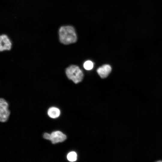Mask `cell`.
Masks as SVG:
<instances>
[{"label":"cell","mask_w":162,"mask_h":162,"mask_svg":"<svg viewBox=\"0 0 162 162\" xmlns=\"http://www.w3.org/2000/svg\"><path fill=\"white\" fill-rule=\"evenodd\" d=\"M59 41L64 45L75 43L77 39V33L74 27L71 25H64L60 26L58 30Z\"/></svg>","instance_id":"6da1fadb"},{"label":"cell","mask_w":162,"mask_h":162,"mask_svg":"<svg viewBox=\"0 0 162 162\" xmlns=\"http://www.w3.org/2000/svg\"><path fill=\"white\" fill-rule=\"evenodd\" d=\"M68 78L77 84L81 82L83 77V74L79 67L76 65H71L65 70Z\"/></svg>","instance_id":"7a4b0ae2"},{"label":"cell","mask_w":162,"mask_h":162,"mask_svg":"<svg viewBox=\"0 0 162 162\" xmlns=\"http://www.w3.org/2000/svg\"><path fill=\"white\" fill-rule=\"evenodd\" d=\"M44 137L45 139L51 141L53 144L63 142L67 138L66 135L59 131H54L51 134L46 133Z\"/></svg>","instance_id":"3957f363"},{"label":"cell","mask_w":162,"mask_h":162,"mask_svg":"<svg viewBox=\"0 0 162 162\" xmlns=\"http://www.w3.org/2000/svg\"><path fill=\"white\" fill-rule=\"evenodd\" d=\"M8 104L3 98L0 99V121L1 122H6L10 114V111L8 108Z\"/></svg>","instance_id":"277c9868"},{"label":"cell","mask_w":162,"mask_h":162,"mask_svg":"<svg viewBox=\"0 0 162 162\" xmlns=\"http://www.w3.org/2000/svg\"><path fill=\"white\" fill-rule=\"evenodd\" d=\"M12 42L8 36L5 34H2L0 36V51L3 52L9 51L12 48Z\"/></svg>","instance_id":"5b68a950"},{"label":"cell","mask_w":162,"mask_h":162,"mask_svg":"<svg viewBox=\"0 0 162 162\" xmlns=\"http://www.w3.org/2000/svg\"><path fill=\"white\" fill-rule=\"evenodd\" d=\"M112 70L111 66L107 64L104 65L99 68L97 70L98 75L102 78L106 77Z\"/></svg>","instance_id":"8992f818"},{"label":"cell","mask_w":162,"mask_h":162,"mask_svg":"<svg viewBox=\"0 0 162 162\" xmlns=\"http://www.w3.org/2000/svg\"><path fill=\"white\" fill-rule=\"evenodd\" d=\"M60 113L59 110L55 107H51L50 108L48 111V116L52 118L58 117L59 116Z\"/></svg>","instance_id":"52a82bcc"},{"label":"cell","mask_w":162,"mask_h":162,"mask_svg":"<svg viewBox=\"0 0 162 162\" xmlns=\"http://www.w3.org/2000/svg\"><path fill=\"white\" fill-rule=\"evenodd\" d=\"M77 155L76 153L74 152H69L67 155L68 160L71 162H74L76 160Z\"/></svg>","instance_id":"ba28073f"},{"label":"cell","mask_w":162,"mask_h":162,"mask_svg":"<svg viewBox=\"0 0 162 162\" xmlns=\"http://www.w3.org/2000/svg\"><path fill=\"white\" fill-rule=\"evenodd\" d=\"M94 64L93 62L90 60L86 61L84 63L83 67L86 70H92L93 68Z\"/></svg>","instance_id":"9c48e42d"}]
</instances>
